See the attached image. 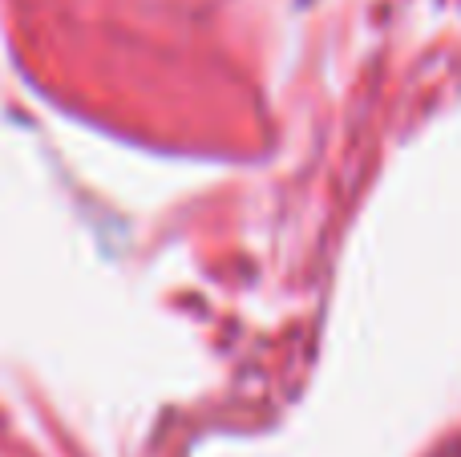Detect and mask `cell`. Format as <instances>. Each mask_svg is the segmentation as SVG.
Returning a JSON list of instances; mask_svg holds the SVG:
<instances>
[]
</instances>
